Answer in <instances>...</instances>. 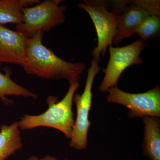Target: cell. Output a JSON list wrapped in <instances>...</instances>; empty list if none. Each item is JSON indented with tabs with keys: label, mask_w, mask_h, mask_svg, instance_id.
Listing matches in <instances>:
<instances>
[{
	"label": "cell",
	"mask_w": 160,
	"mask_h": 160,
	"mask_svg": "<svg viewBox=\"0 0 160 160\" xmlns=\"http://www.w3.org/2000/svg\"><path fill=\"white\" fill-rule=\"evenodd\" d=\"M43 33L38 32L27 41L25 71L46 79H65L69 85L78 82L86 65L67 62L55 54L42 44Z\"/></svg>",
	"instance_id": "6da1fadb"
},
{
	"label": "cell",
	"mask_w": 160,
	"mask_h": 160,
	"mask_svg": "<svg viewBox=\"0 0 160 160\" xmlns=\"http://www.w3.org/2000/svg\"><path fill=\"white\" fill-rule=\"evenodd\" d=\"M79 86L78 82L69 85L68 91L61 101L55 97H48V109L37 115H23L18 122L20 129L28 130L38 127H49L61 131L66 138L70 139L75 123L72 109L73 97Z\"/></svg>",
	"instance_id": "7a4b0ae2"
},
{
	"label": "cell",
	"mask_w": 160,
	"mask_h": 160,
	"mask_svg": "<svg viewBox=\"0 0 160 160\" xmlns=\"http://www.w3.org/2000/svg\"><path fill=\"white\" fill-rule=\"evenodd\" d=\"M62 1L46 0L23 9V22L16 25V30L28 38L38 32H49L65 21L66 6H60Z\"/></svg>",
	"instance_id": "3957f363"
},
{
	"label": "cell",
	"mask_w": 160,
	"mask_h": 160,
	"mask_svg": "<svg viewBox=\"0 0 160 160\" xmlns=\"http://www.w3.org/2000/svg\"><path fill=\"white\" fill-rule=\"evenodd\" d=\"M80 9L88 13L92 21L97 35L98 44L92 51L93 59L100 62L106 49L112 46L116 33L119 15L109 11L108 4L100 0H85L78 4Z\"/></svg>",
	"instance_id": "277c9868"
},
{
	"label": "cell",
	"mask_w": 160,
	"mask_h": 160,
	"mask_svg": "<svg viewBox=\"0 0 160 160\" xmlns=\"http://www.w3.org/2000/svg\"><path fill=\"white\" fill-rule=\"evenodd\" d=\"M99 62L92 60L87 72L86 84L82 93L75 94L73 102L77 109L76 119L70 138L69 146L78 150L86 149L88 143V134L91 123L89 114L92 103V88L95 78L99 72Z\"/></svg>",
	"instance_id": "5b68a950"
},
{
	"label": "cell",
	"mask_w": 160,
	"mask_h": 160,
	"mask_svg": "<svg viewBox=\"0 0 160 160\" xmlns=\"http://www.w3.org/2000/svg\"><path fill=\"white\" fill-rule=\"evenodd\" d=\"M146 46V43L140 39L123 47L109 46V61L104 69L105 76L99 91L105 93L110 88L117 87L119 78L126 69L132 65L142 64L143 60L140 54Z\"/></svg>",
	"instance_id": "8992f818"
},
{
	"label": "cell",
	"mask_w": 160,
	"mask_h": 160,
	"mask_svg": "<svg viewBox=\"0 0 160 160\" xmlns=\"http://www.w3.org/2000/svg\"><path fill=\"white\" fill-rule=\"evenodd\" d=\"M106 99L109 102L126 106L130 118L160 117V88L153 89L142 93H131L123 91L117 87L108 90Z\"/></svg>",
	"instance_id": "52a82bcc"
},
{
	"label": "cell",
	"mask_w": 160,
	"mask_h": 160,
	"mask_svg": "<svg viewBox=\"0 0 160 160\" xmlns=\"http://www.w3.org/2000/svg\"><path fill=\"white\" fill-rule=\"evenodd\" d=\"M28 39L19 32L0 25V63L23 67L26 61V46Z\"/></svg>",
	"instance_id": "ba28073f"
},
{
	"label": "cell",
	"mask_w": 160,
	"mask_h": 160,
	"mask_svg": "<svg viewBox=\"0 0 160 160\" xmlns=\"http://www.w3.org/2000/svg\"><path fill=\"white\" fill-rule=\"evenodd\" d=\"M126 5L119 14L116 33L113 42L118 44L122 40L135 35L141 23L151 14L149 12L132 1H126Z\"/></svg>",
	"instance_id": "9c48e42d"
},
{
	"label": "cell",
	"mask_w": 160,
	"mask_h": 160,
	"mask_svg": "<svg viewBox=\"0 0 160 160\" xmlns=\"http://www.w3.org/2000/svg\"><path fill=\"white\" fill-rule=\"evenodd\" d=\"M144 134L143 153L150 160H160V119L158 117L143 118Z\"/></svg>",
	"instance_id": "30bf717a"
},
{
	"label": "cell",
	"mask_w": 160,
	"mask_h": 160,
	"mask_svg": "<svg viewBox=\"0 0 160 160\" xmlns=\"http://www.w3.org/2000/svg\"><path fill=\"white\" fill-rule=\"evenodd\" d=\"M18 122L3 125L0 131V160H6L22 149L23 145Z\"/></svg>",
	"instance_id": "8fae6325"
},
{
	"label": "cell",
	"mask_w": 160,
	"mask_h": 160,
	"mask_svg": "<svg viewBox=\"0 0 160 160\" xmlns=\"http://www.w3.org/2000/svg\"><path fill=\"white\" fill-rule=\"evenodd\" d=\"M38 0H0V25L23 22V9L39 3Z\"/></svg>",
	"instance_id": "7c38bea8"
},
{
	"label": "cell",
	"mask_w": 160,
	"mask_h": 160,
	"mask_svg": "<svg viewBox=\"0 0 160 160\" xmlns=\"http://www.w3.org/2000/svg\"><path fill=\"white\" fill-rule=\"evenodd\" d=\"M1 63H0V67ZM11 69L8 67L5 69V73L0 71V99L4 104H12V101L8 99L6 96H18L25 98L37 99V95L31 90L17 84L12 79Z\"/></svg>",
	"instance_id": "4fadbf2b"
},
{
	"label": "cell",
	"mask_w": 160,
	"mask_h": 160,
	"mask_svg": "<svg viewBox=\"0 0 160 160\" xmlns=\"http://www.w3.org/2000/svg\"><path fill=\"white\" fill-rule=\"evenodd\" d=\"M160 31V16L150 15L141 23L135 34L140 37V40L145 42L146 40L159 36Z\"/></svg>",
	"instance_id": "5bb4252c"
},
{
	"label": "cell",
	"mask_w": 160,
	"mask_h": 160,
	"mask_svg": "<svg viewBox=\"0 0 160 160\" xmlns=\"http://www.w3.org/2000/svg\"><path fill=\"white\" fill-rule=\"evenodd\" d=\"M40 160H58L56 158L52 156L46 155V156L44 157Z\"/></svg>",
	"instance_id": "9a60e30c"
},
{
	"label": "cell",
	"mask_w": 160,
	"mask_h": 160,
	"mask_svg": "<svg viewBox=\"0 0 160 160\" xmlns=\"http://www.w3.org/2000/svg\"><path fill=\"white\" fill-rule=\"evenodd\" d=\"M27 160H40V159L37 157L35 156H32Z\"/></svg>",
	"instance_id": "2e32d148"
},
{
	"label": "cell",
	"mask_w": 160,
	"mask_h": 160,
	"mask_svg": "<svg viewBox=\"0 0 160 160\" xmlns=\"http://www.w3.org/2000/svg\"><path fill=\"white\" fill-rule=\"evenodd\" d=\"M70 160L67 159H66V160Z\"/></svg>",
	"instance_id": "e0dca14e"
}]
</instances>
